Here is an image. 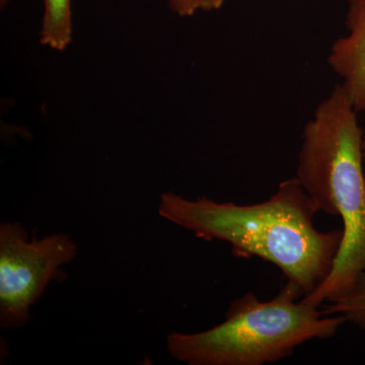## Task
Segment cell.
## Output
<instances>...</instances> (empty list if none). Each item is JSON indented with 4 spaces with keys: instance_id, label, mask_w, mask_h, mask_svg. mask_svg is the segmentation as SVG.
<instances>
[{
    "instance_id": "1",
    "label": "cell",
    "mask_w": 365,
    "mask_h": 365,
    "mask_svg": "<svg viewBox=\"0 0 365 365\" xmlns=\"http://www.w3.org/2000/svg\"><path fill=\"white\" fill-rule=\"evenodd\" d=\"M319 212L297 177L281 182L268 200L251 205L190 200L173 192L163 193L158 203V215L197 237L227 242L235 257H258L277 266L304 297L328 277L342 244V230H317Z\"/></svg>"
},
{
    "instance_id": "2",
    "label": "cell",
    "mask_w": 365,
    "mask_h": 365,
    "mask_svg": "<svg viewBox=\"0 0 365 365\" xmlns=\"http://www.w3.org/2000/svg\"><path fill=\"white\" fill-rule=\"evenodd\" d=\"M364 132L342 86H336L306 125L297 178L319 211L339 216L343 239L332 270L304 302L319 307L339 299L365 271Z\"/></svg>"
},
{
    "instance_id": "3",
    "label": "cell",
    "mask_w": 365,
    "mask_h": 365,
    "mask_svg": "<svg viewBox=\"0 0 365 365\" xmlns=\"http://www.w3.org/2000/svg\"><path fill=\"white\" fill-rule=\"evenodd\" d=\"M300 297L289 281L268 302L248 292L230 304L220 325L168 335V351L189 365H264L287 359L309 341L336 335L344 317L326 316Z\"/></svg>"
},
{
    "instance_id": "4",
    "label": "cell",
    "mask_w": 365,
    "mask_h": 365,
    "mask_svg": "<svg viewBox=\"0 0 365 365\" xmlns=\"http://www.w3.org/2000/svg\"><path fill=\"white\" fill-rule=\"evenodd\" d=\"M78 246L57 232L29 240L21 223L0 225V328L14 330L30 321L31 307L40 299L61 266L71 263Z\"/></svg>"
},
{
    "instance_id": "5",
    "label": "cell",
    "mask_w": 365,
    "mask_h": 365,
    "mask_svg": "<svg viewBox=\"0 0 365 365\" xmlns=\"http://www.w3.org/2000/svg\"><path fill=\"white\" fill-rule=\"evenodd\" d=\"M346 26L349 33L334 43L328 62L355 111L365 112V0H348Z\"/></svg>"
},
{
    "instance_id": "6",
    "label": "cell",
    "mask_w": 365,
    "mask_h": 365,
    "mask_svg": "<svg viewBox=\"0 0 365 365\" xmlns=\"http://www.w3.org/2000/svg\"><path fill=\"white\" fill-rule=\"evenodd\" d=\"M44 14L40 43L63 51L72 42L71 0H43Z\"/></svg>"
},
{
    "instance_id": "7",
    "label": "cell",
    "mask_w": 365,
    "mask_h": 365,
    "mask_svg": "<svg viewBox=\"0 0 365 365\" xmlns=\"http://www.w3.org/2000/svg\"><path fill=\"white\" fill-rule=\"evenodd\" d=\"M328 304L324 314H340L348 323L365 330V271L357 276L345 294Z\"/></svg>"
},
{
    "instance_id": "8",
    "label": "cell",
    "mask_w": 365,
    "mask_h": 365,
    "mask_svg": "<svg viewBox=\"0 0 365 365\" xmlns=\"http://www.w3.org/2000/svg\"><path fill=\"white\" fill-rule=\"evenodd\" d=\"M174 13L180 16H190L197 11H211L220 9L225 0H168Z\"/></svg>"
},
{
    "instance_id": "9",
    "label": "cell",
    "mask_w": 365,
    "mask_h": 365,
    "mask_svg": "<svg viewBox=\"0 0 365 365\" xmlns=\"http://www.w3.org/2000/svg\"><path fill=\"white\" fill-rule=\"evenodd\" d=\"M362 157H364V172H365V136L364 137V140H362Z\"/></svg>"
},
{
    "instance_id": "10",
    "label": "cell",
    "mask_w": 365,
    "mask_h": 365,
    "mask_svg": "<svg viewBox=\"0 0 365 365\" xmlns=\"http://www.w3.org/2000/svg\"><path fill=\"white\" fill-rule=\"evenodd\" d=\"M9 2V0H0V4H1L2 9H4V7L6 6Z\"/></svg>"
}]
</instances>
